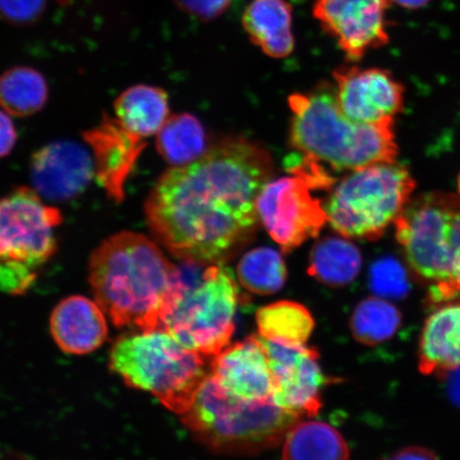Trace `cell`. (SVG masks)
Returning a JSON list of instances; mask_svg holds the SVG:
<instances>
[{
  "label": "cell",
  "mask_w": 460,
  "mask_h": 460,
  "mask_svg": "<svg viewBox=\"0 0 460 460\" xmlns=\"http://www.w3.org/2000/svg\"><path fill=\"white\" fill-rule=\"evenodd\" d=\"M273 170L266 148L226 137L194 163L161 175L146 201L147 226L181 261L222 263L254 237L257 198Z\"/></svg>",
  "instance_id": "1"
},
{
  "label": "cell",
  "mask_w": 460,
  "mask_h": 460,
  "mask_svg": "<svg viewBox=\"0 0 460 460\" xmlns=\"http://www.w3.org/2000/svg\"><path fill=\"white\" fill-rule=\"evenodd\" d=\"M95 301L112 323L124 329H164L182 286L181 270L158 245L132 232L113 234L97 247L89 263Z\"/></svg>",
  "instance_id": "2"
},
{
  "label": "cell",
  "mask_w": 460,
  "mask_h": 460,
  "mask_svg": "<svg viewBox=\"0 0 460 460\" xmlns=\"http://www.w3.org/2000/svg\"><path fill=\"white\" fill-rule=\"evenodd\" d=\"M290 143L302 157L333 171H355L394 163L399 148L394 122L359 123L338 105L335 88L323 83L308 93L289 96Z\"/></svg>",
  "instance_id": "3"
},
{
  "label": "cell",
  "mask_w": 460,
  "mask_h": 460,
  "mask_svg": "<svg viewBox=\"0 0 460 460\" xmlns=\"http://www.w3.org/2000/svg\"><path fill=\"white\" fill-rule=\"evenodd\" d=\"M301 419L276 405L272 398H235L209 374L183 413L182 423L214 452L250 456L278 447Z\"/></svg>",
  "instance_id": "4"
},
{
  "label": "cell",
  "mask_w": 460,
  "mask_h": 460,
  "mask_svg": "<svg viewBox=\"0 0 460 460\" xmlns=\"http://www.w3.org/2000/svg\"><path fill=\"white\" fill-rule=\"evenodd\" d=\"M204 358L170 332L158 329L119 338L111 349V367L129 387L153 394L182 416L210 374Z\"/></svg>",
  "instance_id": "5"
},
{
  "label": "cell",
  "mask_w": 460,
  "mask_h": 460,
  "mask_svg": "<svg viewBox=\"0 0 460 460\" xmlns=\"http://www.w3.org/2000/svg\"><path fill=\"white\" fill-rule=\"evenodd\" d=\"M183 283L165 316L166 330L190 349L215 358L226 349L234 332L240 290L232 273L221 263H187Z\"/></svg>",
  "instance_id": "6"
},
{
  "label": "cell",
  "mask_w": 460,
  "mask_h": 460,
  "mask_svg": "<svg viewBox=\"0 0 460 460\" xmlns=\"http://www.w3.org/2000/svg\"><path fill=\"white\" fill-rule=\"evenodd\" d=\"M332 189L325 204L331 226L345 238L376 240L410 203L416 181L394 161L350 171Z\"/></svg>",
  "instance_id": "7"
},
{
  "label": "cell",
  "mask_w": 460,
  "mask_h": 460,
  "mask_svg": "<svg viewBox=\"0 0 460 460\" xmlns=\"http://www.w3.org/2000/svg\"><path fill=\"white\" fill-rule=\"evenodd\" d=\"M460 206L456 195L431 192L411 199L395 220V235L406 261L420 279L446 291L453 283L454 220Z\"/></svg>",
  "instance_id": "8"
},
{
  "label": "cell",
  "mask_w": 460,
  "mask_h": 460,
  "mask_svg": "<svg viewBox=\"0 0 460 460\" xmlns=\"http://www.w3.org/2000/svg\"><path fill=\"white\" fill-rule=\"evenodd\" d=\"M62 215L36 190L20 187L0 199V262L37 270L55 255Z\"/></svg>",
  "instance_id": "9"
},
{
  "label": "cell",
  "mask_w": 460,
  "mask_h": 460,
  "mask_svg": "<svg viewBox=\"0 0 460 460\" xmlns=\"http://www.w3.org/2000/svg\"><path fill=\"white\" fill-rule=\"evenodd\" d=\"M290 172L270 180L257 198L259 220L286 252L318 237L327 222L325 205L314 195L320 190L300 172Z\"/></svg>",
  "instance_id": "10"
},
{
  "label": "cell",
  "mask_w": 460,
  "mask_h": 460,
  "mask_svg": "<svg viewBox=\"0 0 460 460\" xmlns=\"http://www.w3.org/2000/svg\"><path fill=\"white\" fill-rule=\"evenodd\" d=\"M273 376L272 400L283 410L303 417L318 415L321 391L327 378L314 349L268 341L261 336Z\"/></svg>",
  "instance_id": "11"
},
{
  "label": "cell",
  "mask_w": 460,
  "mask_h": 460,
  "mask_svg": "<svg viewBox=\"0 0 460 460\" xmlns=\"http://www.w3.org/2000/svg\"><path fill=\"white\" fill-rule=\"evenodd\" d=\"M393 0H315L314 19L349 61L389 43L387 13Z\"/></svg>",
  "instance_id": "12"
},
{
  "label": "cell",
  "mask_w": 460,
  "mask_h": 460,
  "mask_svg": "<svg viewBox=\"0 0 460 460\" xmlns=\"http://www.w3.org/2000/svg\"><path fill=\"white\" fill-rule=\"evenodd\" d=\"M332 75L338 105L356 122H394L404 108V86L384 68L345 66Z\"/></svg>",
  "instance_id": "13"
},
{
  "label": "cell",
  "mask_w": 460,
  "mask_h": 460,
  "mask_svg": "<svg viewBox=\"0 0 460 460\" xmlns=\"http://www.w3.org/2000/svg\"><path fill=\"white\" fill-rule=\"evenodd\" d=\"M95 176L93 157L82 144L56 141L33 155L31 177L42 198L66 201L79 197Z\"/></svg>",
  "instance_id": "14"
},
{
  "label": "cell",
  "mask_w": 460,
  "mask_h": 460,
  "mask_svg": "<svg viewBox=\"0 0 460 460\" xmlns=\"http://www.w3.org/2000/svg\"><path fill=\"white\" fill-rule=\"evenodd\" d=\"M84 139L93 153L97 181L108 197L119 203L146 142L107 114L96 128L84 132Z\"/></svg>",
  "instance_id": "15"
},
{
  "label": "cell",
  "mask_w": 460,
  "mask_h": 460,
  "mask_svg": "<svg viewBox=\"0 0 460 460\" xmlns=\"http://www.w3.org/2000/svg\"><path fill=\"white\" fill-rule=\"evenodd\" d=\"M210 376L235 398L266 401L272 398L273 376L259 336L226 347L215 356Z\"/></svg>",
  "instance_id": "16"
},
{
  "label": "cell",
  "mask_w": 460,
  "mask_h": 460,
  "mask_svg": "<svg viewBox=\"0 0 460 460\" xmlns=\"http://www.w3.org/2000/svg\"><path fill=\"white\" fill-rule=\"evenodd\" d=\"M105 314L96 301L82 296L67 297L51 314V335L66 354H90L107 341Z\"/></svg>",
  "instance_id": "17"
},
{
  "label": "cell",
  "mask_w": 460,
  "mask_h": 460,
  "mask_svg": "<svg viewBox=\"0 0 460 460\" xmlns=\"http://www.w3.org/2000/svg\"><path fill=\"white\" fill-rule=\"evenodd\" d=\"M454 301L437 305L425 321L419 344L424 376H445L460 367V301Z\"/></svg>",
  "instance_id": "18"
},
{
  "label": "cell",
  "mask_w": 460,
  "mask_h": 460,
  "mask_svg": "<svg viewBox=\"0 0 460 460\" xmlns=\"http://www.w3.org/2000/svg\"><path fill=\"white\" fill-rule=\"evenodd\" d=\"M291 4L286 0H252L243 15V26L251 41L275 59L295 49Z\"/></svg>",
  "instance_id": "19"
},
{
  "label": "cell",
  "mask_w": 460,
  "mask_h": 460,
  "mask_svg": "<svg viewBox=\"0 0 460 460\" xmlns=\"http://www.w3.org/2000/svg\"><path fill=\"white\" fill-rule=\"evenodd\" d=\"M114 112L126 129L146 139L157 135L170 118L169 96L158 86L132 85L115 100Z\"/></svg>",
  "instance_id": "20"
},
{
  "label": "cell",
  "mask_w": 460,
  "mask_h": 460,
  "mask_svg": "<svg viewBox=\"0 0 460 460\" xmlns=\"http://www.w3.org/2000/svg\"><path fill=\"white\" fill-rule=\"evenodd\" d=\"M157 151L172 166L194 163L208 151V137L200 120L190 113L171 115L157 134Z\"/></svg>",
  "instance_id": "21"
},
{
  "label": "cell",
  "mask_w": 460,
  "mask_h": 460,
  "mask_svg": "<svg viewBox=\"0 0 460 460\" xmlns=\"http://www.w3.org/2000/svg\"><path fill=\"white\" fill-rule=\"evenodd\" d=\"M361 266L358 246L349 240L327 237L318 241L310 252L308 273L322 284L338 288L352 283Z\"/></svg>",
  "instance_id": "22"
},
{
  "label": "cell",
  "mask_w": 460,
  "mask_h": 460,
  "mask_svg": "<svg viewBox=\"0 0 460 460\" xmlns=\"http://www.w3.org/2000/svg\"><path fill=\"white\" fill-rule=\"evenodd\" d=\"M283 457L295 460H343L349 448L339 431L324 422L298 421L288 431Z\"/></svg>",
  "instance_id": "23"
},
{
  "label": "cell",
  "mask_w": 460,
  "mask_h": 460,
  "mask_svg": "<svg viewBox=\"0 0 460 460\" xmlns=\"http://www.w3.org/2000/svg\"><path fill=\"white\" fill-rule=\"evenodd\" d=\"M49 94L48 82L32 67H13L0 76V107L13 117L26 118L41 111Z\"/></svg>",
  "instance_id": "24"
},
{
  "label": "cell",
  "mask_w": 460,
  "mask_h": 460,
  "mask_svg": "<svg viewBox=\"0 0 460 460\" xmlns=\"http://www.w3.org/2000/svg\"><path fill=\"white\" fill-rule=\"evenodd\" d=\"M256 321L262 338L291 345L306 344L314 327L313 315L308 309L291 301L263 306L258 310Z\"/></svg>",
  "instance_id": "25"
},
{
  "label": "cell",
  "mask_w": 460,
  "mask_h": 460,
  "mask_svg": "<svg viewBox=\"0 0 460 460\" xmlns=\"http://www.w3.org/2000/svg\"><path fill=\"white\" fill-rule=\"evenodd\" d=\"M401 324L400 310L378 296L361 301L349 322L356 341L370 347L390 341Z\"/></svg>",
  "instance_id": "26"
},
{
  "label": "cell",
  "mask_w": 460,
  "mask_h": 460,
  "mask_svg": "<svg viewBox=\"0 0 460 460\" xmlns=\"http://www.w3.org/2000/svg\"><path fill=\"white\" fill-rule=\"evenodd\" d=\"M238 278L246 290L256 295H274L284 287L287 269L283 256L270 247H257L238 264Z\"/></svg>",
  "instance_id": "27"
},
{
  "label": "cell",
  "mask_w": 460,
  "mask_h": 460,
  "mask_svg": "<svg viewBox=\"0 0 460 460\" xmlns=\"http://www.w3.org/2000/svg\"><path fill=\"white\" fill-rule=\"evenodd\" d=\"M371 291L385 300H402L411 291L406 269L394 257H383L372 263L369 271Z\"/></svg>",
  "instance_id": "28"
},
{
  "label": "cell",
  "mask_w": 460,
  "mask_h": 460,
  "mask_svg": "<svg viewBox=\"0 0 460 460\" xmlns=\"http://www.w3.org/2000/svg\"><path fill=\"white\" fill-rule=\"evenodd\" d=\"M48 0H0V19L13 26H31L41 19Z\"/></svg>",
  "instance_id": "29"
},
{
  "label": "cell",
  "mask_w": 460,
  "mask_h": 460,
  "mask_svg": "<svg viewBox=\"0 0 460 460\" xmlns=\"http://www.w3.org/2000/svg\"><path fill=\"white\" fill-rule=\"evenodd\" d=\"M37 279V270L24 264L0 262V291L20 296L31 289Z\"/></svg>",
  "instance_id": "30"
},
{
  "label": "cell",
  "mask_w": 460,
  "mask_h": 460,
  "mask_svg": "<svg viewBox=\"0 0 460 460\" xmlns=\"http://www.w3.org/2000/svg\"><path fill=\"white\" fill-rule=\"evenodd\" d=\"M177 7L201 21H212L226 13L233 0H174Z\"/></svg>",
  "instance_id": "31"
},
{
  "label": "cell",
  "mask_w": 460,
  "mask_h": 460,
  "mask_svg": "<svg viewBox=\"0 0 460 460\" xmlns=\"http://www.w3.org/2000/svg\"><path fill=\"white\" fill-rule=\"evenodd\" d=\"M9 115L0 109V159L7 157L16 146L17 132Z\"/></svg>",
  "instance_id": "32"
},
{
  "label": "cell",
  "mask_w": 460,
  "mask_h": 460,
  "mask_svg": "<svg viewBox=\"0 0 460 460\" xmlns=\"http://www.w3.org/2000/svg\"><path fill=\"white\" fill-rule=\"evenodd\" d=\"M391 459H437V454L422 447H407L391 456Z\"/></svg>",
  "instance_id": "33"
},
{
  "label": "cell",
  "mask_w": 460,
  "mask_h": 460,
  "mask_svg": "<svg viewBox=\"0 0 460 460\" xmlns=\"http://www.w3.org/2000/svg\"><path fill=\"white\" fill-rule=\"evenodd\" d=\"M446 386L451 401L460 408V367L445 374Z\"/></svg>",
  "instance_id": "34"
},
{
  "label": "cell",
  "mask_w": 460,
  "mask_h": 460,
  "mask_svg": "<svg viewBox=\"0 0 460 460\" xmlns=\"http://www.w3.org/2000/svg\"><path fill=\"white\" fill-rule=\"evenodd\" d=\"M431 0H393V3L398 4L402 8L417 10L424 8Z\"/></svg>",
  "instance_id": "35"
},
{
  "label": "cell",
  "mask_w": 460,
  "mask_h": 460,
  "mask_svg": "<svg viewBox=\"0 0 460 460\" xmlns=\"http://www.w3.org/2000/svg\"><path fill=\"white\" fill-rule=\"evenodd\" d=\"M453 283L460 291V247L454 254L452 267Z\"/></svg>",
  "instance_id": "36"
},
{
  "label": "cell",
  "mask_w": 460,
  "mask_h": 460,
  "mask_svg": "<svg viewBox=\"0 0 460 460\" xmlns=\"http://www.w3.org/2000/svg\"><path fill=\"white\" fill-rule=\"evenodd\" d=\"M458 191H459V195H460V174L458 177Z\"/></svg>",
  "instance_id": "37"
}]
</instances>
